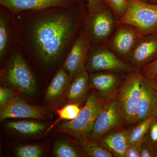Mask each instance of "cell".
Wrapping results in <instances>:
<instances>
[{
  "mask_svg": "<svg viewBox=\"0 0 157 157\" xmlns=\"http://www.w3.org/2000/svg\"><path fill=\"white\" fill-rule=\"evenodd\" d=\"M87 0L67 7H55L12 14L20 48L43 64L58 63L83 28Z\"/></svg>",
  "mask_w": 157,
  "mask_h": 157,
  "instance_id": "cell-1",
  "label": "cell"
},
{
  "mask_svg": "<svg viewBox=\"0 0 157 157\" xmlns=\"http://www.w3.org/2000/svg\"><path fill=\"white\" fill-rule=\"evenodd\" d=\"M117 24L131 26L141 36L157 33V5L141 0H128L124 13Z\"/></svg>",
  "mask_w": 157,
  "mask_h": 157,
  "instance_id": "cell-2",
  "label": "cell"
},
{
  "mask_svg": "<svg viewBox=\"0 0 157 157\" xmlns=\"http://www.w3.org/2000/svg\"><path fill=\"white\" fill-rule=\"evenodd\" d=\"M140 70L136 69L123 79L117 97L123 124L127 127L136 124V111L143 78Z\"/></svg>",
  "mask_w": 157,
  "mask_h": 157,
  "instance_id": "cell-3",
  "label": "cell"
},
{
  "mask_svg": "<svg viewBox=\"0 0 157 157\" xmlns=\"http://www.w3.org/2000/svg\"><path fill=\"white\" fill-rule=\"evenodd\" d=\"M19 47L12 51L4 71V77L9 84L20 92L33 95L36 91V78Z\"/></svg>",
  "mask_w": 157,
  "mask_h": 157,
  "instance_id": "cell-4",
  "label": "cell"
},
{
  "mask_svg": "<svg viewBox=\"0 0 157 157\" xmlns=\"http://www.w3.org/2000/svg\"><path fill=\"white\" fill-rule=\"evenodd\" d=\"M117 24V19L113 10L106 5L93 15H88L87 13L83 30L91 46H98L110 38Z\"/></svg>",
  "mask_w": 157,
  "mask_h": 157,
  "instance_id": "cell-5",
  "label": "cell"
},
{
  "mask_svg": "<svg viewBox=\"0 0 157 157\" xmlns=\"http://www.w3.org/2000/svg\"><path fill=\"white\" fill-rule=\"evenodd\" d=\"M104 105L102 100L91 94L88 97L85 105L77 117L73 120L62 123L60 128L75 137L86 138Z\"/></svg>",
  "mask_w": 157,
  "mask_h": 157,
  "instance_id": "cell-6",
  "label": "cell"
},
{
  "mask_svg": "<svg viewBox=\"0 0 157 157\" xmlns=\"http://www.w3.org/2000/svg\"><path fill=\"white\" fill-rule=\"evenodd\" d=\"M86 67L89 73L109 71L128 74L136 69L119 58L110 49L103 46H91Z\"/></svg>",
  "mask_w": 157,
  "mask_h": 157,
  "instance_id": "cell-7",
  "label": "cell"
},
{
  "mask_svg": "<svg viewBox=\"0 0 157 157\" xmlns=\"http://www.w3.org/2000/svg\"><path fill=\"white\" fill-rule=\"evenodd\" d=\"M123 124L117 98L104 105L86 139L97 141Z\"/></svg>",
  "mask_w": 157,
  "mask_h": 157,
  "instance_id": "cell-8",
  "label": "cell"
},
{
  "mask_svg": "<svg viewBox=\"0 0 157 157\" xmlns=\"http://www.w3.org/2000/svg\"><path fill=\"white\" fill-rule=\"evenodd\" d=\"M123 74L109 72L100 71L89 74V88L98 91L99 98L103 101L108 102L117 97Z\"/></svg>",
  "mask_w": 157,
  "mask_h": 157,
  "instance_id": "cell-9",
  "label": "cell"
},
{
  "mask_svg": "<svg viewBox=\"0 0 157 157\" xmlns=\"http://www.w3.org/2000/svg\"><path fill=\"white\" fill-rule=\"evenodd\" d=\"M91 47L89 39L82 28L66 56L63 66L71 78L86 68Z\"/></svg>",
  "mask_w": 157,
  "mask_h": 157,
  "instance_id": "cell-10",
  "label": "cell"
},
{
  "mask_svg": "<svg viewBox=\"0 0 157 157\" xmlns=\"http://www.w3.org/2000/svg\"><path fill=\"white\" fill-rule=\"evenodd\" d=\"M157 113V90L152 78L144 77L136 111V124Z\"/></svg>",
  "mask_w": 157,
  "mask_h": 157,
  "instance_id": "cell-11",
  "label": "cell"
},
{
  "mask_svg": "<svg viewBox=\"0 0 157 157\" xmlns=\"http://www.w3.org/2000/svg\"><path fill=\"white\" fill-rule=\"evenodd\" d=\"M119 25L120 26L110 40V48L117 54L128 58L141 36L133 27L124 25Z\"/></svg>",
  "mask_w": 157,
  "mask_h": 157,
  "instance_id": "cell-12",
  "label": "cell"
},
{
  "mask_svg": "<svg viewBox=\"0 0 157 157\" xmlns=\"http://www.w3.org/2000/svg\"><path fill=\"white\" fill-rule=\"evenodd\" d=\"M44 112L40 107L28 104L20 98H14L7 104L1 107V121L11 118H32L41 119Z\"/></svg>",
  "mask_w": 157,
  "mask_h": 157,
  "instance_id": "cell-13",
  "label": "cell"
},
{
  "mask_svg": "<svg viewBox=\"0 0 157 157\" xmlns=\"http://www.w3.org/2000/svg\"><path fill=\"white\" fill-rule=\"evenodd\" d=\"M157 56V33L140 37L128 59L135 69L143 67Z\"/></svg>",
  "mask_w": 157,
  "mask_h": 157,
  "instance_id": "cell-14",
  "label": "cell"
},
{
  "mask_svg": "<svg viewBox=\"0 0 157 157\" xmlns=\"http://www.w3.org/2000/svg\"><path fill=\"white\" fill-rule=\"evenodd\" d=\"M77 0H0V5L15 14L22 11L55 7H67Z\"/></svg>",
  "mask_w": 157,
  "mask_h": 157,
  "instance_id": "cell-15",
  "label": "cell"
},
{
  "mask_svg": "<svg viewBox=\"0 0 157 157\" xmlns=\"http://www.w3.org/2000/svg\"><path fill=\"white\" fill-rule=\"evenodd\" d=\"M8 10L1 6L0 11V59L2 61L6 55L11 51L10 48L14 50L12 47L13 35L16 34L15 23L12 14L11 16L8 14Z\"/></svg>",
  "mask_w": 157,
  "mask_h": 157,
  "instance_id": "cell-16",
  "label": "cell"
},
{
  "mask_svg": "<svg viewBox=\"0 0 157 157\" xmlns=\"http://www.w3.org/2000/svg\"><path fill=\"white\" fill-rule=\"evenodd\" d=\"M132 128H127L106 135L101 139V146L111 153L114 156L124 157L129 146L128 137Z\"/></svg>",
  "mask_w": 157,
  "mask_h": 157,
  "instance_id": "cell-17",
  "label": "cell"
},
{
  "mask_svg": "<svg viewBox=\"0 0 157 157\" xmlns=\"http://www.w3.org/2000/svg\"><path fill=\"white\" fill-rule=\"evenodd\" d=\"M73 79L69 86L67 98L70 103L78 104L85 99L89 88V73L86 67Z\"/></svg>",
  "mask_w": 157,
  "mask_h": 157,
  "instance_id": "cell-18",
  "label": "cell"
},
{
  "mask_svg": "<svg viewBox=\"0 0 157 157\" xmlns=\"http://www.w3.org/2000/svg\"><path fill=\"white\" fill-rule=\"evenodd\" d=\"M71 79L72 78L63 67L60 68L46 90V101H53L63 96L69 88Z\"/></svg>",
  "mask_w": 157,
  "mask_h": 157,
  "instance_id": "cell-19",
  "label": "cell"
},
{
  "mask_svg": "<svg viewBox=\"0 0 157 157\" xmlns=\"http://www.w3.org/2000/svg\"><path fill=\"white\" fill-rule=\"evenodd\" d=\"M6 126L14 133L26 136L38 135L46 128L45 124L29 121L9 122L6 124Z\"/></svg>",
  "mask_w": 157,
  "mask_h": 157,
  "instance_id": "cell-20",
  "label": "cell"
},
{
  "mask_svg": "<svg viewBox=\"0 0 157 157\" xmlns=\"http://www.w3.org/2000/svg\"><path fill=\"white\" fill-rule=\"evenodd\" d=\"M157 117V113L154 114L138 123L136 126L132 128L128 140L129 145L143 142L150 126Z\"/></svg>",
  "mask_w": 157,
  "mask_h": 157,
  "instance_id": "cell-21",
  "label": "cell"
},
{
  "mask_svg": "<svg viewBox=\"0 0 157 157\" xmlns=\"http://www.w3.org/2000/svg\"><path fill=\"white\" fill-rule=\"evenodd\" d=\"M79 138V144L82 147L85 154L90 157H112L113 155L104 147L99 145L95 141Z\"/></svg>",
  "mask_w": 157,
  "mask_h": 157,
  "instance_id": "cell-22",
  "label": "cell"
},
{
  "mask_svg": "<svg viewBox=\"0 0 157 157\" xmlns=\"http://www.w3.org/2000/svg\"><path fill=\"white\" fill-rule=\"evenodd\" d=\"M53 155L56 157H80L81 154L73 145L63 140H57L55 144Z\"/></svg>",
  "mask_w": 157,
  "mask_h": 157,
  "instance_id": "cell-23",
  "label": "cell"
},
{
  "mask_svg": "<svg viewBox=\"0 0 157 157\" xmlns=\"http://www.w3.org/2000/svg\"><path fill=\"white\" fill-rule=\"evenodd\" d=\"M80 110L81 109L80 107H78V104L74 103L68 104L62 109H57L56 112L59 116L58 119L52 126L51 128L48 129V132L54 126V125L56 124L60 121H71L74 119L75 118L77 117Z\"/></svg>",
  "mask_w": 157,
  "mask_h": 157,
  "instance_id": "cell-24",
  "label": "cell"
},
{
  "mask_svg": "<svg viewBox=\"0 0 157 157\" xmlns=\"http://www.w3.org/2000/svg\"><path fill=\"white\" fill-rule=\"evenodd\" d=\"M43 153L41 147L34 144L18 146L14 151V155L17 157H40Z\"/></svg>",
  "mask_w": 157,
  "mask_h": 157,
  "instance_id": "cell-25",
  "label": "cell"
},
{
  "mask_svg": "<svg viewBox=\"0 0 157 157\" xmlns=\"http://www.w3.org/2000/svg\"><path fill=\"white\" fill-rule=\"evenodd\" d=\"M128 0H106V3L112 9L117 20L124 13Z\"/></svg>",
  "mask_w": 157,
  "mask_h": 157,
  "instance_id": "cell-26",
  "label": "cell"
},
{
  "mask_svg": "<svg viewBox=\"0 0 157 157\" xmlns=\"http://www.w3.org/2000/svg\"><path fill=\"white\" fill-rule=\"evenodd\" d=\"M144 141L157 147V117L150 126Z\"/></svg>",
  "mask_w": 157,
  "mask_h": 157,
  "instance_id": "cell-27",
  "label": "cell"
},
{
  "mask_svg": "<svg viewBox=\"0 0 157 157\" xmlns=\"http://www.w3.org/2000/svg\"><path fill=\"white\" fill-rule=\"evenodd\" d=\"M140 72L143 77L146 78H153L157 75V57L152 61L144 66Z\"/></svg>",
  "mask_w": 157,
  "mask_h": 157,
  "instance_id": "cell-28",
  "label": "cell"
},
{
  "mask_svg": "<svg viewBox=\"0 0 157 157\" xmlns=\"http://www.w3.org/2000/svg\"><path fill=\"white\" fill-rule=\"evenodd\" d=\"M106 5V0H87L88 14H94Z\"/></svg>",
  "mask_w": 157,
  "mask_h": 157,
  "instance_id": "cell-29",
  "label": "cell"
},
{
  "mask_svg": "<svg viewBox=\"0 0 157 157\" xmlns=\"http://www.w3.org/2000/svg\"><path fill=\"white\" fill-rule=\"evenodd\" d=\"M140 157H157V147L144 141L141 147Z\"/></svg>",
  "mask_w": 157,
  "mask_h": 157,
  "instance_id": "cell-30",
  "label": "cell"
},
{
  "mask_svg": "<svg viewBox=\"0 0 157 157\" xmlns=\"http://www.w3.org/2000/svg\"><path fill=\"white\" fill-rule=\"evenodd\" d=\"M14 92L8 88H0V106L1 107L7 104L14 98Z\"/></svg>",
  "mask_w": 157,
  "mask_h": 157,
  "instance_id": "cell-31",
  "label": "cell"
},
{
  "mask_svg": "<svg viewBox=\"0 0 157 157\" xmlns=\"http://www.w3.org/2000/svg\"><path fill=\"white\" fill-rule=\"evenodd\" d=\"M142 143L135 144L129 145L124 157H140Z\"/></svg>",
  "mask_w": 157,
  "mask_h": 157,
  "instance_id": "cell-32",
  "label": "cell"
},
{
  "mask_svg": "<svg viewBox=\"0 0 157 157\" xmlns=\"http://www.w3.org/2000/svg\"><path fill=\"white\" fill-rule=\"evenodd\" d=\"M153 79L154 81L155 82V83L157 85V75L154 77V78H151Z\"/></svg>",
  "mask_w": 157,
  "mask_h": 157,
  "instance_id": "cell-33",
  "label": "cell"
},
{
  "mask_svg": "<svg viewBox=\"0 0 157 157\" xmlns=\"http://www.w3.org/2000/svg\"><path fill=\"white\" fill-rule=\"evenodd\" d=\"M150 2L157 5V0H151Z\"/></svg>",
  "mask_w": 157,
  "mask_h": 157,
  "instance_id": "cell-34",
  "label": "cell"
},
{
  "mask_svg": "<svg viewBox=\"0 0 157 157\" xmlns=\"http://www.w3.org/2000/svg\"><path fill=\"white\" fill-rule=\"evenodd\" d=\"M141 1H144V2H150L151 0H141Z\"/></svg>",
  "mask_w": 157,
  "mask_h": 157,
  "instance_id": "cell-35",
  "label": "cell"
},
{
  "mask_svg": "<svg viewBox=\"0 0 157 157\" xmlns=\"http://www.w3.org/2000/svg\"><path fill=\"white\" fill-rule=\"evenodd\" d=\"M153 81H154V80H153ZM154 83H155V86L157 90V85L155 83L154 81Z\"/></svg>",
  "mask_w": 157,
  "mask_h": 157,
  "instance_id": "cell-36",
  "label": "cell"
}]
</instances>
